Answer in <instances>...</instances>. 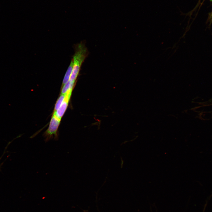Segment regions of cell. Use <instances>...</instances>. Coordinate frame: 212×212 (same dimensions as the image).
<instances>
[{
    "instance_id": "cell-2",
    "label": "cell",
    "mask_w": 212,
    "mask_h": 212,
    "mask_svg": "<svg viewBox=\"0 0 212 212\" xmlns=\"http://www.w3.org/2000/svg\"><path fill=\"white\" fill-rule=\"evenodd\" d=\"M60 120L58 118L54 115L50 120L49 127L44 132L43 135L45 138V142H48L54 137V139L56 140L58 139L57 131Z\"/></svg>"
},
{
    "instance_id": "cell-7",
    "label": "cell",
    "mask_w": 212,
    "mask_h": 212,
    "mask_svg": "<svg viewBox=\"0 0 212 212\" xmlns=\"http://www.w3.org/2000/svg\"><path fill=\"white\" fill-rule=\"evenodd\" d=\"M121 168H123V164H124V160L122 158H121Z\"/></svg>"
},
{
    "instance_id": "cell-5",
    "label": "cell",
    "mask_w": 212,
    "mask_h": 212,
    "mask_svg": "<svg viewBox=\"0 0 212 212\" xmlns=\"http://www.w3.org/2000/svg\"><path fill=\"white\" fill-rule=\"evenodd\" d=\"M75 82L69 81L63 85L61 90V94H65L68 91L72 90Z\"/></svg>"
},
{
    "instance_id": "cell-8",
    "label": "cell",
    "mask_w": 212,
    "mask_h": 212,
    "mask_svg": "<svg viewBox=\"0 0 212 212\" xmlns=\"http://www.w3.org/2000/svg\"><path fill=\"white\" fill-rule=\"evenodd\" d=\"M211 18H212V14H211Z\"/></svg>"
},
{
    "instance_id": "cell-4",
    "label": "cell",
    "mask_w": 212,
    "mask_h": 212,
    "mask_svg": "<svg viewBox=\"0 0 212 212\" xmlns=\"http://www.w3.org/2000/svg\"><path fill=\"white\" fill-rule=\"evenodd\" d=\"M73 66V62L72 59L64 77L62 82V86L64 85L69 81L72 71Z\"/></svg>"
},
{
    "instance_id": "cell-9",
    "label": "cell",
    "mask_w": 212,
    "mask_h": 212,
    "mask_svg": "<svg viewBox=\"0 0 212 212\" xmlns=\"http://www.w3.org/2000/svg\"><path fill=\"white\" fill-rule=\"evenodd\" d=\"M210 1H212V0H210Z\"/></svg>"
},
{
    "instance_id": "cell-1",
    "label": "cell",
    "mask_w": 212,
    "mask_h": 212,
    "mask_svg": "<svg viewBox=\"0 0 212 212\" xmlns=\"http://www.w3.org/2000/svg\"><path fill=\"white\" fill-rule=\"evenodd\" d=\"M74 49L75 53L72 59L73 68L69 80L75 82L82 64L88 54V52L85 44L82 42L76 44Z\"/></svg>"
},
{
    "instance_id": "cell-3",
    "label": "cell",
    "mask_w": 212,
    "mask_h": 212,
    "mask_svg": "<svg viewBox=\"0 0 212 212\" xmlns=\"http://www.w3.org/2000/svg\"><path fill=\"white\" fill-rule=\"evenodd\" d=\"M72 91L68 92L66 94L64 100L58 109L54 112L53 115L61 120L65 112L68 105L69 100L71 97Z\"/></svg>"
},
{
    "instance_id": "cell-6",
    "label": "cell",
    "mask_w": 212,
    "mask_h": 212,
    "mask_svg": "<svg viewBox=\"0 0 212 212\" xmlns=\"http://www.w3.org/2000/svg\"><path fill=\"white\" fill-rule=\"evenodd\" d=\"M66 97V95L61 94L57 100L55 105L54 108V112L57 111L64 100Z\"/></svg>"
}]
</instances>
